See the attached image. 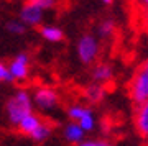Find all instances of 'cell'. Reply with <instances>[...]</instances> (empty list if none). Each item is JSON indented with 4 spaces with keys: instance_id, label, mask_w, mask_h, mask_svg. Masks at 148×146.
I'll return each instance as SVG.
<instances>
[{
    "instance_id": "cell-21",
    "label": "cell",
    "mask_w": 148,
    "mask_h": 146,
    "mask_svg": "<svg viewBox=\"0 0 148 146\" xmlns=\"http://www.w3.org/2000/svg\"><path fill=\"white\" fill-rule=\"evenodd\" d=\"M102 2H104L106 5H110V3H112V2H114V0H102Z\"/></svg>"
},
{
    "instance_id": "cell-19",
    "label": "cell",
    "mask_w": 148,
    "mask_h": 146,
    "mask_svg": "<svg viewBox=\"0 0 148 146\" xmlns=\"http://www.w3.org/2000/svg\"><path fill=\"white\" fill-rule=\"evenodd\" d=\"M138 5H140V10H142L143 21L148 25V0H138Z\"/></svg>"
},
{
    "instance_id": "cell-2",
    "label": "cell",
    "mask_w": 148,
    "mask_h": 146,
    "mask_svg": "<svg viewBox=\"0 0 148 146\" xmlns=\"http://www.w3.org/2000/svg\"><path fill=\"white\" fill-rule=\"evenodd\" d=\"M128 97L133 104H142L148 100V59L143 61L133 72L128 82Z\"/></svg>"
},
{
    "instance_id": "cell-14",
    "label": "cell",
    "mask_w": 148,
    "mask_h": 146,
    "mask_svg": "<svg viewBox=\"0 0 148 146\" xmlns=\"http://www.w3.org/2000/svg\"><path fill=\"white\" fill-rule=\"evenodd\" d=\"M89 113H92V110L84 107V105H79V104L71 105L68 108V117L71 118V121H76V123L79 120H82L86 115H89Z\"/></svg>"
},
{
    "instance_id": "cell-17",
    "label": "cell",
    "mask_w": 148,
    "mask_h": 146,
    "mask_svg": "<svg viewBox=\"0 0 148 146\" xmlns=\"http://www.w3.org/2000/svg\"><path fill=\"white\" fill-rule=\"evenodd\" d=\"M77 125L82 128V130L87 133V131H92L95 128V118H94V113H89V115H86L82 120L77 121Z\"/></svg>"
},
{
    "instance_id": "cell-1",
    "label": "cell",
    "mask_w": 148,
    "mask_h": 146,
    "mask_svg": "<svg viewBox=\"0 0 148 146\" xmlns=\"http://www.w3.org/2000/svg\"><path fill=\"white\" fill-rule=\"evenodd\" d=\"M7 118L12 125H18L23 117L33 112V100L28 90H16L10 99L7 100Z\"/></svg>"
},
{
    "instance_id": "cell-12",
    "label": "cell",
    "mask_w": 148,
    "mask_h": 146,
    "mask_svg": "<svg viewBox=\"0 0 148 146\" xmlns=\"http://www.w3.org/2000/svg\"><path fill=\"white\" fill-rule=\"evenodd\" d=\"M41 36L49 43H59L64 38V33L58 26H43L41 28Z\"/></svg>"
},
{
    "instance_id": "cell-10",
    "label": "cell",
    "mask_w": 148,
    "mask_h": 146,
    "mask_svg": "<svg viewBox=\"0 0 148 146\" xmlns=\"http://www.w3.org/2000/svg\"><path fill=\"white\" fill-rule=\"evenodd\" d=\"M107 90L106 87L102 85V84H97V82H92L90 85H87L86 87V99L89 100V102H92V104H99V102H102L104 100V97H106Z\"/></svg>"
},
{
    "instance_id": "cell-15",
    "label": "cell",
    "mask_w": 148,
    "mask_h": 146,
    "mask_svg": "<svg viewBox=\"0 0 148 146\" xmlns=\"http://www.w3.org/2000/svg\"><path fill=\"white\" fill-rule=\"evenodd\" d=\"M114 33H115V21L110 20V18L102 20L97 26V35L101 38H110Z\"/></svg>"
},
{
    "instance_id": "cell-11",
    "label": "cell",
    "mask_w": 148,
    "mask_h": 146,
    "mask_svg": "<svg viewBox=\"0 0 148 146\" xmlns=\"http://www.w3.org/2000/svg\"><path fill=\"white\" fill-rule=\"evenodd\" d=\"M41 123V118L38 117V115H35L32 112V113H28L27 117H23L20 120V123H18V130L21 131V133H25V135H30L35 128H36L38 125Z\"/></svg>"
},
{
    "instance_id": "cell-13",
    "label": "cell",
    "mask_w": 148,
    "mask_h": 146,
    "mask_svg": "<svg viewBox=\"0 0 148 146\" xmlns=\"http://www.w3.org/2000/svg\"><path fill=\"white\" fill-rule=\"evenodd\" d=\"M51 131H53V128H51V125L49 123H40V125L35 128V130L30 133V136H32L33 141H38V143H41V141L48 140L49 138V135H51Z\"/></svg>"
},
{
    "instance_id": "cell-20",
    "label": "cell",
    "mask_w": 148,
    "mask_h": 146,
    "mask_svg": "<svg viewBox=\"0 0 148 146\" xmlns=\"http://www.w3.org/2000/svg\"><path fill=\"white\" fill-rule=\"evenodd\" d=\"M2 81H13V79H12V76L10 74H8V69H7V66L3 63H0V82H2Z\"/></svg>"
},
{
    "instance_id": "cell-5",
    "label": "cell",
    "mask_w": 148,
    "mask_h": 146,
    "mask_svg": "<svg viewBox=\"0 0 148 146\" xmlns=\"http://www.w3.org/2000/svg\"><path fill=\"white\" fill-rule=\"evenodd\" d=\"M133 125H135V131L138 135L145 140H148V100L135 105Z\"/></svg>"
},
{
    "instance_id": "cell-22",
    "label": "cell",
    "mask_w": 148,
    "mask_h": 146,
    "mask_svg": "<svg viewBox=\"0 0 148 146\" xmlns=\"http://www.w3.org/2000/svg\"><path fill=\"white\" fill-rule=\"evenodd\" d=\"M145 146H148V143H147V145H145Z\"/></svg>"
},
{
    "instance_id": "cell-16",
    "label": "cell",
    "mask_w": 148,
    "mask_h": 146,
    "mask_svg": "<svg viewBox=\"0 0 148 146\" xmlns=\"http://www.w3.org/2000/svg\"><path fill=\"white\" fill-rule=\"evenodd\" d=\"M7 30H8L12 35L20 36V35H23V33L27 31V26L23 25L20 20H13V21H8V23H7Z\"/></svg>"
},
{
    "instance_id": "cell-6",
    "label": "cell",
    "mask_w": 148,
    "mask_h": 146,
    "mask_svg": "<svg viewBox=\"0 0 148 146\" xmlns=\"http://www.w3.org/2000/svg\"><path fill=\"white\" fill-rule=\"evenodd\" d=\"M43 20V10L33 3H25L20 12V21L25 26H36Z\"/></svg>"
},
{
    "instance_id": "cell-18",
    "label": "cell",
    "mask_w": 148,
    "mask_h": 146,
    "mask_svg": "<svg viewBox=\"0 0 148 146\" xmlns=\"http://www.w3.org/2000/svg\"><path fill=\"white\" fill-rule=\"evenodd\" d=\"M28 3H33V5L40 7L43 12L48 10V8H53L56 5V0H28Z\"/></svg>"
},
{
    "instance_id": "cell-8",
    "label": "cell",
    "mask_w": 148,
    "mask_h": 146,
    "mask_svg": "<svg viewBox=\"0 0 148 146\" xmlns=\"http://www.w3.org/2000/svg\"><path fill=\"white\" fill-rule=\"evenodd\" d=\"M90 76H92V81L94 82L106 85L107 82H110L112 79H114V68L107 63H99L94 66Z\"/></svg>"
},
{
    "instance_id": "cell-9",
    "label": "cell",
    "mask_w": 148,
    "mask_h": 146,
    "mask_svg": "<svg viewBox=\"0 0 148 146\" xmlns=\"http://www.w3.org/2000/svg\"><path fill=\"white\" fill-rule=\"evenodd\" d=\"M84 135H86V131L76 121L68 123L66 128H64V138H66V141L73 143V145H79L81 141H84Z\"/></svg>"
},
{
    "instance_id": "cell-7",
    "label": "cell",
    "mask_w": 148,
    "mask_h": 146,
    "mask_svg": "<svg viewBox=\"0 0 148 146\" xmlns=\"http://www.w3.org/2000/svg\"><path fill=\"white\" fill-rule=\"evenodd\" d=\"M7 69H8V74L12 76L13 81H25L28 76V56L25 53L18 54Z\"/></svg>"
},
{
    "instance_id": "cell-4",
    "label": "cell",
    "mask_w": 148,
    "mask_h": 146,
    "mask_svg": "<svg viewBox=\"0 0 148 146\" xmlns=\"http://www.w3.org/2000/svg\"><path fill=\"white\" fill-rule=\"evenodd\" d=\"M33 104L43 112L54 110L59 104V95L53 87H38L32 97Z\"/></svg>"
},
{
    "instance_id": "cell-3",
    "label": "cell",
    "mask_w": 148,
    "mask_h": 146,
    "mask_svg": "<svg viewBox=\"0 0 148 146\" xmlns=\"http://www.w3.org/2000/svg\"><path fill=\"white\" fill-rule=\"evenodd\" d=\"M101 43L94 35H84L77 41V56L82 64H92L99 57Z\"/></svg>"
}]
</instances>
